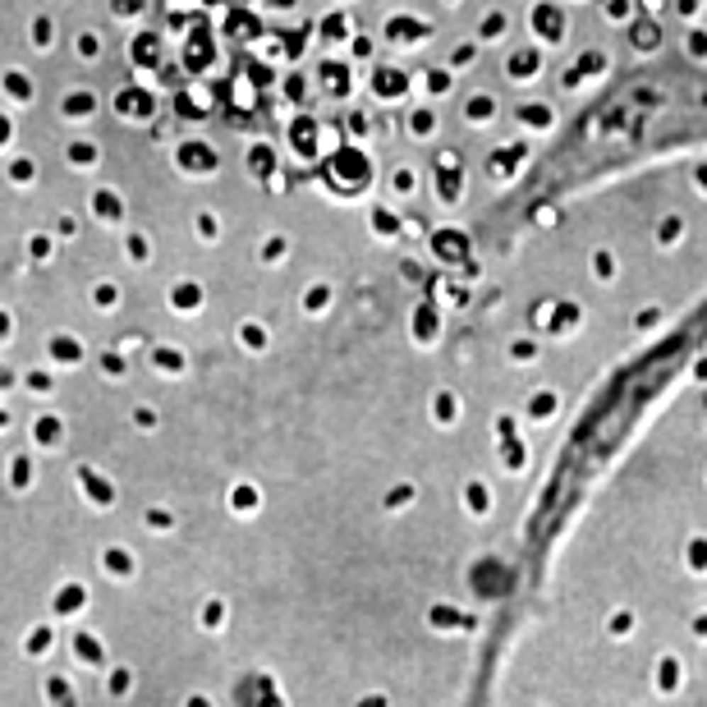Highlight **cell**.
I'll list each match as a JSON object with an SVG mask.
<instances>
[{"label":"cell","instance_id":"obj_1","mask_svg":"<svg viewBox=\"0 0 707 707\" xmlns=\"http://www.w3.org/2000/svg\"><path fill=\"white\" fill-rule=\"evenodd\" d=\"M79 482H83V491H88L96 506H111V501H115V487H111V482H106L96 469H88V464L79 469Z\"/></svg>","mask_w":707,"mask_h":707},{"label":"cell","instance_id":"obj_2","mask_svg":"<svg viewBox=\"0 0 707 707\" xmlns=\"http://www.w3.org/2000/svg\"><path fill=\"white\" fill-rule=\"evenodd\" d=\"M83 602H88V588H83V584H65L60 593H55V611H60V616L83 611Z\"/></svg>","mask_w":707,"mask_h":707},{"label":"cell","instance_id":"obj_3","mask_svg":"<svg viewBox=\"0 0 707 707\" xmlns=\"http://www.w3.org/2000/svg\"><path fill=\"white\" fill-rule=\"evenodd\" d=\"M74 652H79L88 666H96V671H106V652H101V643H96L92 634H74Z\"/></svg>","mask_w":707,"mask_h":707},{"label":"cell","instance_id":"obj_4","mask_svg":"<svg viewBox=\"0 0 707 707\" xmlns=\"http://www.w3.org/2000/svg\"><path fill=\"white\" fill-rule=\"evenodd\" d=\"M46 694H51L55 707H79V698H74V689H69L65 675H46Z\"/></svg>","mask_w":707,"mask_h":707},{"label":"cell","instance_id":"obj_5","mask_svg":"<svg viewBox=\"0 0 707 707\" xmlns=\"http://www.w3.org/2000/svg\"><path fill=\"white\" fill-rule=\"evenodd\" d=\"M101 565L111 569V574H133V556L124 547H106L101 551Z\"/></svg>","mask_w":707,"mask_h":707},{"label":"cell","instance_id":"obj_6","mask_svg":"<svg viewBox=\"0 0 707 707\" xmlns=\"http://www.w3.org/2000/svg\"><path fill=\"white\" fill-rule=\"evenodd\" d=\"M33 441H37V445H55V441H60V418H55V413L37 418V423H33Z\"/></svg>","mask_w":707,"mask_h":707},{"label":"cell","instance_id":"obj_7","mask_svg":"<svg viewBox=\"0 0 707 707\" xmlns=\"http://www.w3.org/2000/svg\"><path fill=\"white\" fill-rule=\"evenodd\" d=\"M51 634H55V629H51V625H37V629H33V634H28V638H23V647H28V657H42V652H46V647H51Z\"/></svg>","mask_w":707,"mask_h":707},{"label":"cell","instance_id":"obj_8","mask_svg":"<svg viewBox=\"0 0 707 707\" xmlns=\"http://www.w3.org/2000/svg\"><path fill=\"white\" fill-rule=\"evenodd\" d=\"M9 482H14L18 491H23L28 482H33V464H28V455H18V460H14V478H9Z\"/></svg>","mask_w":707,"mask_h":707},{"label":"cell","instance_id":"obj_9","mask_svg":"<svg viewBox=\"0 0 707 707\" xmlns=\"http://www.w3.org/2000/svg\"><path fill=\"white\" fill-rule=\"evenodd\" d=\"M129 689V671H111V694H124Z\"/></svg>","mask_w":707,"mask_h":707},{"label":"cell","instance_id":"obj_10","mask_svg":"<svg viewBox=\"0 0 707 707\" xmlns=\"http://www.w3.org/2000/svg\"><path fill=\"white\" fill-rule=\"evenodd\" d=\"M51 350H55V354H60V358H79V345H69V340H65V335H60V340H55V345H51Z\"/></svg>","mask_w":707,"mask_h":707},{"label":"cell","instance_id":"obj_11","mask_svg":"<svg viewBox=\"0 0 707 707\" xmlns=\"http://www.w3.org/2000/svg\"><path fill=\"white\" fill-rule=\"evenodd\" d=\"M147 524L152 528H170V515H166V510H147Z\"/></svg>","mask_w":707,"mask_h":707},{"label":"cell","instance_id":"obj_12","mask_svg":"<svg viewBox=\"0 0 707 707\" xmlns=\"http://www.w3.org/2000/svg\"><path fill=\"white\" fill-rule=\"evenodd\" d=\"M28 386H33V391H51V377H42V372H33V377H28Z\"/></svg>","mask_w":707,"mask_h":707},{"label":"cell","instance_id":"obj_13","mask_svg":"<svg viewBox=\"0 0 707 707\" xmlns=\"http://www.w3.org/2000/svg\"><path fill=\"white\" fill-rule=\"evenodd\" d=\"M133 418H138V428H152V423H157V413H152V409H138Z\"/></svg>","mask_w":707,"mask_h":707},{"label":"cell","instance_id":"obj_14","mask_svg":"<svg viewBox=\"0 0 707 707\" xmlns=\"http://www.w3.org/2000/svg\"><path fill=\"white\" fill-rule=\"evenodd\" d=\"M363 707H386V703H382V698H367V703H363Z\"/></svg>","mask_w":707,"mask_h":707},{"label":"cell","instance_id":"obj_15","mask_svg":"<svg viewBox=\"0 0 707 707\" xmlns=\"http://www.w3.org/2000/svg\"><path fill=\"white\" fill-rule=\"evenodd\" d=\"M189 707H207V698H189Z\"/></svg>","mask_w":707,"mask_h":707},{"label":"cell","instance_id":"obj_16","mask_svg":"<svg viewBox=\"0 0 707 707\" xmlns=\"http://www.w3.org/2000/svg\"><path fill=\"white\" fill-rule=\"evenodd\" d=\"M0 386H9V372H5V367H0Z\"/></svg>","mask_w":707,"mask_h":707},{"label":"cell","instance_id":"obj_17","mask_svg":"<svg viewBox=\"0 0 707 707\" xmlns=\"http://www.w3.org/2000/svg\"><path fill=\"white\" fill-rule=\"evenodd\" d=\"M5 423H9V413H5V409H0V428H5Z\"/></svg>","mask_w":707,"mask_h":707},{"label":"cell","instance_id":"obj_18","mask_svg":"<svg viewBox=\"0 0 707 707\" xmlns=\"http://www.w3.org/2000/svg\"><path fill=\"white\" fill-rule=\"evenodd\" d=\"M5 331H9V322H5V317H0V335H5Z\"/></svg>","mask_w":707,"mask_h":707}]
</instances>
